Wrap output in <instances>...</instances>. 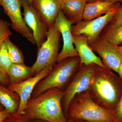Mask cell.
Masks as SVG:
<instances>
[{
  "label": "cell",
  "instance_id": "5b68a950",
  "mask_svg": "<svg viewBox=\"0 0 122 122\" xmlns=\"http://www.w3.org/2000/svg\"><path fill=\"white\" fill-rule=\"evenodd\" d=\"M61 33L54 24L48 29L46 40L39 50L36 60L31 66L34 75L46 66L56 64L59 54Z\"/></svg>",
  "mask_w": 122,
  "mask_h": 122
},
{
  "label": "cell",
  "instance_id": "cb8c5ba5",
  "mask_svg": "<svg viewBox=\"0 0 122 122\" xmlns=\"http://www.w3.org/2000/svg\"><path fill=\"white\" fill-rule=\"evenodd\" d=\"M114 114L115 120L122 122V95L117 103Z\"/></svg>",
  "mask_w": 122,
  "mask_h": 122
},
{
  "label": "cell",
  "instance_id": "7a4b0ae2",
  "mask_svg": "<svg viewBox=\"0 0 122 122\" xmlns=\"http://www.w3.org/2000/svg\"><path fill=\"white\" fill-rule=\"evenodd\" d=\"M64 89L53 88L29 99L24 113L30 119L48 122H66L61 102Z\"/></svg>",
  "mask_w": 122,
  "mask_h": 122
},
{
  "label": "cell",
  "instance_id": "d4e9b609",
  "mask_svg": "<svg viewBox=\"0 0 122 122\" xmlns=\"http://www.w3.org/2000/svg\"><path fill=\"white\" fill-rule=\"evenodd\" d=\"M112 20L114 22L122 24V5H120L116 11Z\"/></svg>",
  "mask_w": 122,
  "mask_h": 122
},
{
  "label": "cell",
  "instance_id": "603a6c76",
  "mask_svg": "<svg viewBox=\"0 0 122 122\" xmlns=\"http://www.w3.org/2000/svg\"><path fill=\"white\" fill-rule=\"evenodd\" d=\"M30 119L23 113L11 114L3 122H30Z\"/></svg>",
  "mask_w": 122,
  "mask_h": 122
},
{
  "label": "cell",
  "instance_id": "e0dca14e",
  "mask_svg": "<svg viewBox=\"0 0 122 122\" xmlns=\"http://www.w3.org/2000/svg\"><path fill=\"white\" fill-rule=\"evenodd\" d=\"M0 103L5 110L12 114L18 110L20 98L17 93L0 83Z\"/></svg>",
  "mask_w": 122,
  "mask_h": 122
},
{
  "label": "cell",
  "instance_id": "30bf717a",
  "mask_svg": "<svg viewBox=\"0 0 122 122\" xmlns=\"http://www.w3.org/2000/svg\"><path fill=\"white\" fill-rule=\"evenodd\" d=\"M89 45L93 51L99 55L105 67L117 73L122 61V52L119 46L99 37Z\"/></svg>",
  "mask_w": 122,
  "mask_h": 122
},
{
  "label": "cell",
  "instance_id": "8fae6325",
  "mask_svg": "<svg viewBox=\"0 0 122 122\" xmlns=\"http://www.w3.org/2000/svg\"><path fill=\"white\" fill-rule=\"evenodd\" d=\"M54 66L53 65L48 66L41 72L22 82L10 85L8 86L10 89L17 93L20 97V106L16 113H24L27 103L30 98L35 86L41 80L48 75Z\"/></svg>",
  "mask_w": 122,
  "mask_h": 122
},
{
  "label": "cell",
  "instance_id": "d590c367",
  "mask_svg": "<svg viewBox=\"0 0 122 122\" xmlns=\"http://www.w3.org/2000/svg\"><path fill=\"white\" fill-rule=\"evenodd\" d=\"M74 122H81V121H80V120H75V121Z\"/></svg>",
  "mask_w": 122,
  "mask_h": 122
},
{
  "label": "cell",
  "instance_id": "52a82bcc",
  "mask_svg": "<svg viewBox=\"0 0 122 122\" xmlns=\"http://www.w3.org/2000/svg\"><path fill=\"white\" fill-rule=\"evenodd\" d=\"M118 9L93 20H83L72 26L73 36L84 35L87 38L88 44L93 43L98 39L105 27L112 20Z\"/></svg>",
  "mask_w": 122,
  "mask_h": 122
},
{
  "label": "cell",
  "instance_id": "f35d334b",
  "mask_svg": "<svg viewBox=\"0 0 122 122\" xmlns=\"http://www.w3.org/2000/svg\"><path fill=\"white\" fill-rule=\"evenodd\" d=\"M120 46H122V45H120Z\"/></svg>",
  "mask_w": 122,
  "mask_h": 122
},
{
  "label": "cell",
  "instance_id": "83f0119b",
  "mask_svg": "<svg viewBox=\"0 0 122 122\" xmlns=\"http://www.w3.org/2000/svg\"><path fill=\"white\" fill-rule=\"evenodd\" d=\"M117 74L118 75V76L122 81V61L119 69Z\"/></svg>",
  "mask_w": 122,
  "mask_h": 122
},
{
  "label": "cell",
  "instance_id": "7c38bea8",
  "mask_svg": "<svg viewBox=\"0 0 122 122\" xmlns=\"http://www.w3.org/2000/svg\"><path fill=\"white\" fill-rule=\"evenodd\" d=\"M54 24L61 33L63 41V47L58 57L57 63L69 58L79 56L73 43L72 24L60 10Z\"/></svg>",
  "mask_w": 122,
  "mask_h": 122
},
{
  "label": "cell",
  "instance_id": "8d00e7d4",
  "mask_svg": "<svg viewBox=\"0 0 122 122\" xmlns=\"http://www.w3.org/2000/svg\"><path fill=\"white\" fill-rule=\"evenodd\" d=\"M80 120V121H81V122H86V121H83V120Z\"/></svg>",
  "mask_w": 122,
  "mask_h": 122
},
{
  "label": "cell",
  "instance_id": "74e56055",
  "mask_svg": "<svg viewBox=\"0 0 122 122\" xmlns=\"http://www.w3.org/2000/svg\"><path fill=\"white\" fill-rule=\"evenodd\" d=\"M118 122V121H117V120H115V121H113V122Z\"/></svg>",
  "mask_w": 122,
  "mask_h": 122
},
{
  "label": "cell",
  "instance_id": "5bb4252c",
  "mask_svg": "<svg viewBox=\"0 0 122 122\" xmlns=\"http://www.w3.org/2000/svg\"><path fill=\"white\" fill-rule=\"evenodd\" d=\"M31 5L38 12L48 29L54 24L59 11V0H32Z\"/></svg>",
  "mask_w": 122,
  "mask_h": 122
},
{
  "label": "cell",
  "instance_id": "1f68e13d",
  "mask_svg": "<svg viewBox=\"0 0 122 122\" xmlns=\"http://www.w3.org/2000/svg\"><path fill=\"white\" fill-rule=\"evenodd\" d=\"M4 109H5L4 108V107H3L2 105H1L0 103V111H1L2 110H4Z\"/></svg>",
  "mask_w": 122,
  "mask_h": 122
},
{
  "label": "cell",
  "instance_id": "277c9868",
  "mask_svg": "<svg viewBox=\"0 0 122 122\" xmlns=\"http://www.w3.org/2000/svg\"><path fill=\"white\" fill-rule=\"evenodd\" d=\"M80 66L79 57L69 58L55 65L49 73L37 83L30 98H33L50 89L63 88L69 83Z\"/></svg>",
  "mask_w": 122,
  "mask_h": 122
},
{
  "label": "cell",
  "instance_id": "484cf974",
  "mask_svg": "<svg viewBox=\"0 0 122 122\" xmlns=\"http://www.w3.org/2000/svg\"><path fill=\"white\" fill-rule=\"evenodd\" d=\"M0 83L8 87L10 85L8 76L1 71H0Z\"/></svg>",
  "mask_w": 122,
  "mask_h": 122
},
{
  "label": "cell",
  "instance_id": "e575fe53",
  "mask_svg": "<svg viewBox=\"0 0 122 122\" xmlns=\"http://www.w3.org/2000/svg\"><path fill=\"white\" fill-rule=\"evenodd\" d=\"M119 48H120V50L122 52V46H119Z\"/></svg>",
  "mask_w": 122,
  "mask_h": 122
},
{
  "label": "cell",
  "instance_id": "2e32d148",
  "mask_svg": "<svg viewBox=\"0 0 122 122\" xmlns=\"http://www.w3.org/2000/svg\"><path fill=\"white\" fill-rule=\"evenodd\" d=\"M61 9L66 17L73 24L83 20L86 0H59Z\"/></svg>",
  "mask_w": 122,
  "mask_h": 122
},
{
  "label": "cell",
  "instance_id": "ffe728a7",
  "mask_svg": "<svg viewBox=\"0 0 122 122\" xmlns=\"http://www.w3.org/2000/svg\"><path fill=\"white\" fill-rule=\"evenodd\" d=\"M4 41L12 63L25 64L24 56L20 49L11 41L9 37L6 38Z\"/></svg>",
  "mask_w": 122,
  "mask_h": 122
},
{
  "label": "cell",
  "instance_id": "4316f807",
  "mask_svg": "<svg viewBox=\"0 0 122 122\" xmlns=\"http://www.w3.org/2000/svg\"><path fill=\"white\" fill-rule=\"evenodd\" d=\"M11 115L5 109L0 111V122H3L5 119Z\"/></svg>",
  "mask_w": 122,
  "mask_h": 122
},
{
  "label": "cell",
  "instance_id": "836d02e7",
  "mask_svg": "<svg viewBox=\"0 0 122 122\" xmlns=\"http://www.w3.org/2000/svg\"><path fill=\"white\" fill-rule=\"evenodd\" d=\"M32 0H28V1L29 4L30 5H31V4H32Z\"/></svg>",
  "mask_w": 122,
  "mask_h": 122
},
{
  "label": "cell",
  "instance_id": "9c48e42d",
  "mask_svg": "<svg viewBox=\"0 0 122 122\" xmlns=\"http://www.w3.org/2000/svg\"><path fill=\"white\" fill-rule=\"evenodd\" d=\"M0 5L11 21L13 29L33 45L35 44L32 32L25 23L22 17L21 0H0Z\"/></svg>",
  "mask_w": 122,
  "mask_h": 122
},
{
  "label": "cell",
  "instance_id": "6da1fadb",
  "mask_svg": "<svg viewBox=\"0 0 122 122\" xmlns=\"http://www.w3.org/2000/svg\"><path fill=\"white\" fill-rule=\"evenodd\" d=\"M87 91L95 102L114 113L122 95V81L112 70L96 65Z\"/></svg>",
  "mask_w": 122,
  "mask_h": 122
},
{
  "label": "cell",
  "instance_id": "4fadbf2b",
  "mask_svg": "<svg viewBox=\"0 0 122 122\" xmlns=\"http://www.w3.org/2000/svg\"><path fill=\"white\" fill-rule=\"evenodd\" d=\"M73 43L78 54L80 65L94 64L100 67H105L101 58L95 54L90 47L87 38L85 36H73Z\"/></svg>",
  "mask_w": 122,
  "mask_h": 122
},
{
  "label": "cell",
  "instance_id": "ac0fdd59",
  "mask_svg": "<svg viewBox=\"0 0 122 122\" xmlns=\"http://www.w3.org/2000/svg\"><path fill=\"white\" fill-rule=\"evenodd\" d=\"M34 75L31 66L29 67L25 64L12 63L8 74L10 85L22 82Z\"/></svg>",
  "mask_w": 122,
  "mask_h": 122
},
{
  "label": "cell",
  "instance_id": "d6a6232c",
  "mask_svg": "<svg viewBox=\"0 0 122 122\" xmlns=\"http://www.w3.org/2000/svg\"><path fill=\"white\" fill-rule=\"evenodd\" d=\"M75 121V120L69 119H68V120H67L66 122H74Z\"/></svg>",
  "mask_w": 122,
  "mask_h": 122
},
{
  "label": "cell",
  "instance_id": "44dd1931",
  "mask_svg": "<svg viewBox=\"0 0 122 122\" xmlns=\"http://www.w3.org/2000/svg\"><path fill=\"white\" fill-rule=\"evenodd\" d=\"M7 46L5 41L0 44V71L8 76L11 64Z\"/></svg>",
  "mask_w": 122,
  "mask_h": 122
},
{
  "label": "cell",
  "instance_id": "ba28073f",
  "mask_svg": "<svg viewBox=\"0 0 122 122\" xmlns=\"http://www.w3.org/2000/svg\"><path fill=\"white\" fill-rule=\"evenodd\" d=\"M21 1L24 10V21L32 32L38 51L46 40L48 27L38 12L29 4L28 0H21Z\"/></svg>",
  "mask_w": 122,
  "mask_h": 122
},
{
  "label": "cell",
  "instance_id": "9a60e30c",
  "mask_svg": "<svg viewBox=\"0 0 122 122\" xmlns=\"http://www.w3.org/2000/svg\"><path fill=\"white\" fill-rule=\"evenodd\" d=\"M121 3L115 1L97 0L86 2L84 9L83 20H89L118 9Z\"/></svg>",
  "mask_w": 122,
  "mask_h": 122
},
{
  "label": "cell",
  "instance_id": "8992f818",
  "mask_svg": "<svg viewBox=\"0 0 122 122\" xmlns=\"http://www.w3.org/2000/svg\"><path fill=\"white\" fill-rule=\"evenodd\" d=\"M96 65H80L63 92L61 104L64 114L66 116L69 105L77 95L87 91L91 83Z\"/></svg>",
  "mask_w": 122,
  "mask_h": 122
},
{
  "label": "cell",
  "instance_id": "3957f363",
  "mask_svg": "<svg viewBox=\"0 0 122 122\" xmlns=\"http://www.w3.org/2000/svg\"><path fill=\"white\" fill-rule=\"evenodd\" d=\"M66 116L69 119L88 122H112L115 120L113 112L95 102L87 91L77 95L72 99Z\"/></svg>",
  "mask_w": 122,
  "mask_h": 122
},
{
  "label": "cell",
  "instance_id": "4dcf8cb0",
  "mask_svg": "<svg viewBox=\"0 0 122 122\" xmlns=\"http://www.w3.org/2000/svg\"><path fill=\"white\" fill-rule=\"evenodd\" d=\"M87 2H94V1H96L97 0H86Z\"/></svg>",
  "mask_w": 122,
  "mask_h": 122
},
{
  "label": "cell",
  "instance_id": "d6986e66",
  "mask_svg": "<svg viewBox=\"0 0 122 122\" xmlns=\"http://www.w3.org/2000/svg\"><path fill=\"white\" fill-rule=\"evenodd\" d=\"M99 38L115 45L122 44V24L112 20L102 30Z\"/></svg>",
  "mask_w": 122,
  "mask_h": 122
},
{
  "label": "cell",
  "instance_id": "f1b7e54d",
  "mask_svg": "<svg viewBox=\"0 0 122 122\" xmlns=\"http://www.w3.org/2000/svg\"><path fill=\"white\" fill-rule=\"evenodd\" d=\"M30 122H48L45 120L41 119H33L30 120Z\"/></svg>",
  "mask_w": 122,
  "mask_h": 122
},
{
  "label": "cell",
  "instance_id": "f546056e",
  "mask_svg": "<svg viewBox=\"0 0 122 122\" xmlns=\"http://www.w3.org/2000/svg\"><path fill=\"white\" fill-rule=\"evenodd\" d=\"M109 0V1H117L118 2H119L120 3L122 2V0Z\"/></svg>",
  "mask_w": 122,
  "mask_h": 122
},
{
  "label": "cell",
  "instance_id": "7402d4cb",
  "mask_svg": "<svg viewBox=\"0 0 122 122\" xmlns=\"http://www.w3.org/2000/svg\"><path fill=\"white\" fill-rule=\"evenodd\" d=\"M9 23L0 18V44L7 38L9 37L12 34L10 29Z\"/></svg>",
  "mask_w": 122,
  "mask_h": 122
}]
</instances>
